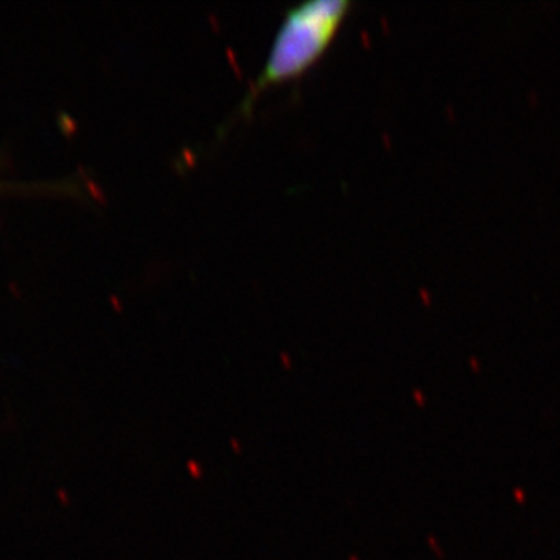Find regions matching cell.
Instances as JSON below:
<instances>
[{
  "label": "cell",
  "instance_id": "obj_2",
  "mask_svg": "<svg viewBox=\"0 0 560 560\" xmlns=\"http://www.w3.org/2000/svg\"><path fill=\"white\" fill-rule=\"evenodd\" d=\"M2 189H3V184H2V183H0V190H2Z\"/></svg>",
  "mask_w": 560,
  "mask_h": 560
},
{
  "label": "cell",
  "instance_id": "obj_1",
  "mask_svg": "<svg viewBox=\"0 0 560 560\" xmlns=\"http://www.w3.org/2000/svg\"><path fill=\"white\" fill-rule=\"evenodd\" d=\"M352 5L350 0H308L287 11L264 69L250 83L238 113L248 116L261 92L300 79L315 66L337 38Z\"/></svg>",
  "mask_w": 560,
  "mask_h": 560
}]
</instances>
